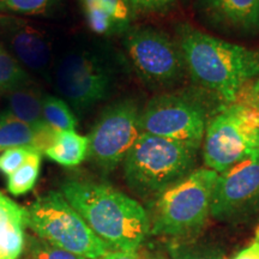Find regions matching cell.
I'll return each instance as SVG.
<instances>
[{"instance_id":"obj_1","label":"cell","mask_w":259,"mask_h":259,"mask_svg":"<svg viewBox=\"0 0 259 259\" xmlns=\"http://www.w3.org/2000/svg\"><path fill=\"white\" fill-rule=\"evenodd\" d=\"M191 78L223 103L236 102L245 87L259 77V51L222 40L186 22L176 29Z\"/></svg>"},{"instance_id":"obj_2","label":"cell","mask_w":259,"mask_h":259,"mask_svg":"<svg viewBox=\"0 0 259 259\" xmlns=\"http://www.w3.org/2000/svg\"><path fill=\"white\" fill-rule=\"evenodd\" d=\"M60 193L109 248L137 252L150 235L148 210L111 185L67 179Z\"/></svg>"},{"instance_id":"obj_3","label":"cell","mask_w":259,"mask_h":259,"mask_svg":"<svg viewBox=\"0 0 259 259\" xmlns=\"http://www.w3.org/2000/svg\"><path fill=\"white\" fill-rule=\"evenodd\" d=\"M219 173L198 168L150 202V234L171 240L197 235L211 215L213 189Z\"/></svg>"},{"instance_id":"obj_4","label":"cell","mask_w":259,"mask_h":259,"mask_svg":"<svg viewBox=\"0 0 259 259\" xmlns=\"http://www.w3.org/2000/svg\"><path fill=\"white\" fill-rule=\"evenodd\" d=\"M197 154L198 149L142 132L122 162L126 184L151 202L192 173Z\"/></svg>"},{"instance_id":"obj_5","label":"cell","mask_w":259,"mask_h":259,"mask_svg":"<svg viewBox=\"0 0 259 259\" xmlns=\"http://www.w3.org/2000/svg\"><path fill=\"white\" fill-rule=\"evenodd\" d=\"M51 83L58 96L83 115L108 99L115 85V71L101 51L76 45L54 61Z\"/></svg>"},{"instance_id":"obj_6","label":"cell","mask_w":259,"mask_h":259,"mask_svg":"<svg viewBox=\"0 0 259 259\" xmlns=\"http://www.w3.org/2000/svg\"><path fill=\"white\" fill-rule=\"evenodd\" d=\"M25 225L37 238L87 259H99L109 252L60 191L42 194L25 208Z\"/></svg>"},{"instance_id":"obj_7","label":"cell","mask_w":259,"mask_h":259,"mask_svg":"<svg viewBox=\"0 0 259 259\" xmlns=\"http://www.w3.org/2000/svg\"><path fill=\"white\" fill-rule=\"evenodd\" d=\"M206 168L221 174L259 150V112L242 102L223 103L212 112L203 143Z\"/></svg>"},{"instance_id":"obj_8","label":"cell","mask_w":259,"mask_h":259,"mask_svg":"<svg viewBox=\"0 0 259 259\" xmlns=\"http://www.w3.org/2000/svg\"><path fill=\"white\" fill-rule=\"evenodd\" d=\"M124 47L141 79L155 90H168L185 78L187 70L177 38L151 27H131Z\"/></svg>"},{"instance_id":"obj_9","label":"cell","mask_w":259,"mask_h":259,"mask_svg":"<svg viewBox=\"0 0 259 259\" xmlns=\"http://www.w3.org/2000/svg\"><path fill=\"white\" fill-rule=\"evenodd\" d=\"M211 114L202 100L192 94L161 93L142 109V131L199 150Z\"/></svg>"},{"instance_id":"obj_10","label":"cell","mask_w":259,"mask_h":259,"mask_svg":"<svg viewBox=\"0 0 259 259\" xmlns=\"http://www.w3.org/2000/svg\"><path fill=\"white\" fill-rule=\"evenodd\" d=\"M142 109L134 99L111 103L99 115L89 137V158L103 174L124 162L142 131Z\"/></svg>"},{"instance_id":"obj_11","label":"cell","mask_w":259,"mask_h":259,"mask_svg":"<svg viewBox=\"0 0 259 259\" xmlns=\"http://www.w3.org/2000/svg\"><path fill=\"white\" fill-rule=\"evenodd\" d=\"M259 209V150L219 174L211 216L218 221H241Z\"/></svg>"},{"instance_id":"obj_12","label":"cell","mask_w":259,"mask_h":259,"mask_svg":"<svg viewBox=\"0 0 259 259\" xmlns=\"http://www.w3.org/2000/svg\"><path fill=\"white\" fill-rule=\"evenodd\" d=\"M0 40L29 73L51 82L56 58L47 34L21 19L0 17Z\"/></svg>"},{"instance_id":"obj_13","label":"cell","mask_w":259,"mask_h":259,"mask_svg":"<svg viewBox=\"0 0 259 259\" xmlns=\"http://www.w3.org/2000/svg\"><path fill=\"white\" fill-rule=\"evenodd\" d=\"M194 8L213 30L238 37L259 34V0H196Z\"/></svg>"},{"instance_id":"obj_14","label":"cell","mask_w":259,"mask_h":259,"mask_svg":"<svg viewBox=\"0 0 259 259\" xmlns=\"http://www.w3.org/2000/svg\"><path fill=\"white\" fill-rule=\"evenodd\" d=\"M88 27L103 36L124 35L131 28L136 12L127 0H80Z\"/></svg>"},{"instance_id":"obj_15","label":"cell","mask_w":259,"mask_h":259,"mask_svg":"<svg viewBox=\"0 0 259 259\" xmlns=\"http://www.w3.org/2000/svg\"><path fill=\"white\" fill-rule=\"evenodd\" d=\"M27 211L0 192V259H19L24 253Z\"/></svg>"},{"instance_id":"obj_16","label":"cell","mask_w":259,"mask_h":259,"mask_svg":"<svg viewBox=\"0 0 259 259\" xmlns=\"http://www.w3.org/2000/svg\"><path fill=\"white\" fill-rule=\"evenodd\" d=\"M44 96L45 94L36 84L30 83L3 96L4 109L18 120L30 126L34 131H38L48 126L42 112Z\"/></svg>"},{"instance_id":"obj_17","label":"cell","mask_w":259,"mask_h":259,"mask_svg":"<svg viewBox=\"0 0 259 259\" xmlns=\"http://www.w3.org/2000/svg\"><path fill=\"white\" fill-rule=\"evenodd\" d=\"M45 155L60 166H79L89 156V137L76 131H59Z\"/></svg>"},{"instance_id":"obj_18","label":"cell","mask_w":259,"mask_h":259,"mask_svg":"<svg viewBox=\"0 0 259 259\" xmlns=\"http://www.w3.org/2000/svg\"><path fill=\"white\" fill-rule=\"evenodd\" d=\"M35 131L30 126L18 120L14 115L0 109V154L16 147H32L35 144Z\"/></svg>"},{"instance_id":"obj_19","label":"cell","mask_w":259,"mask_h":259,"mask_svg":"<svg viewBox=\"0 0 259 259\" xmlns=\"http://www.w3.org/2000/svg\"><path fill=\"white\" fill-rule=\"evenodd\" d=\"M34 83L31 74L0 44V96Z\"/></svg>"},{"instance_id":"obj_20","label":"cell","mask_w":259,"mask_h":259,"mask_svg":"<svg viewBox=\"0 0 259 259\" xmlns=\"http://www.w3.org/2000/svg\"><path fill=\"white\" fill-rule=\"evenodd\" d=\"M42 153L35 150L17 170L8 177V191L12 196H23L34 189L40 176Z\"/></svg>"},{"instance_id":"obj_21","label":"cell","mask_w":259,"mask_h":259,"mask_svg":"<svg viewBox=\"0 0 259 259\" xmlns=\"http://www.w3.org/2000/svg\"><path fill=\"white\" fill-rule=\"evenodd\" d=\"M42 112L47 124L57 131H74L77 127V119L73 111L59 96L45 94Z\"/></svg>"},{"instance_id":"obj_22","label":"cell","mask_w":259,"mask_h":259,"mask_svg":"<svg viewBox=\"0 0 259 259\" xmlns=\"http://www.w3.org/2000/svg\"><path fill=\"white\" fill-rule=\"evenodd\" d=\"M167 250L171 259H223L222 252L218 248L187 240H170Z\"/></svg>"},{"instance_id":"obj_23","label":"cell","mask_w":259,"mask_h":259,"mask_svg":"<svg viewBox=\"0 0 259 259\" xmlns=\"http://www.w3.org/2000/svg\"><path fill=\"white\" fill-rule=\"evenodd\" d=\"M24 253L27 259H87L57 247L34 234L25 236Z\"/></svg>"},{"instance_id":"obj_24","label":"cell","mask_w":259,"mask_h":259,"mask_svg":"<svg viewBox=\"0 0 259 259\" xmlns=\"http://www.w3.org/2000/svg\"><path fill=\"white\" fill-rule=\"evenodd\" d=\"M57 3L58 0H0V10L19 15H46Z\"/></svg>"},{"instance_id":"obj_25","label":"cell","mask_w":259,"mask_h":259,"mask_svg":"<svg viewBox=\"0 0 259 259\" xmlns=\"http://www.w3.org/2000/svg\"><path fill=\"white\" fill-rule=\"evenodd\" d=\"M35 150L37 149L25 145V147H16L3 151L0 154V173L9 177L10 174L17 170Z\"/></svg>"},{"instance_id":"obj_26","label":"cell","mask_w":259,"mask_h":259,"mask_svg":"<svg viewBox=\"0 0 259 259\" xmlns=\"http://www.w3.org/2000/svg\"><path fill=\"white\" fill-rule=\"evenodd\" d=\"M136 14L166 15L176 10L178 0H127Z\"/></svg>"},{"instance_id":"obj_27","label":"cell","mask_w":259,"mask_h":259,"mask_svg":"<svg viewBox=\"0 0 259 259\" xmlns=\"http://www.w3.org/2000/svg\"><path fill=\"white\" fill-rule=\"evenodd\" d=\"M236 102L246 103L259 112V77L245 87Z\"/></svg>"},{"instance_id":"obj_28","label":"cell","mask_w":259,"mask_h":259,"mask_svg":"<svg viewBox=\"0 0 259 259\" xmlns=\"http://www.w3.org/2000/svg\"><path fill=\"white\" fill-rule=\"evenodd\" d=\"M229 259H259V227L255 231L253 240L245 248L239 251L235 255Z\"/></svg>"},{"instance_id":"obj_29","label":"cell","mask_w":259,"mask_h":259,"mask_svg":"<svg viewBox=\"0 0 259 259\" xmlns=\"http://www.w3.org/2000/svg\"><path fill=\"white\" fill-rule=\"evenodd\" d=\"M99 259H145L138 255L136 252H122V251H109L103 257Z\"/></svg>"},{"instance_id":"obj_30","label":"cell","mask_w":259,"mask_h":259,"mask_svg":"<svg viewBox=\"0 0 259 259\" xmlns=\"http://www.w3.org/2000/svg\"><path fill=\"white\" fill-rule=\"evenodd\" d=\"M155 259H166V258H155Z\"/></svg>"},{"instance_id":"obj_31","label":"cell","mask_w":259,"mask_h":259,"mask_svg":"<svg viewBox=\"0 0 259 259\" xmlns=\"http://www.w3.org/2000/svg\"><path fill=\"white\" fill-rule=\"evenodd\" d=\"M19 259H21V258H19ZM23 259H27V258H23Z\"/></svg>"}]
</instances>
